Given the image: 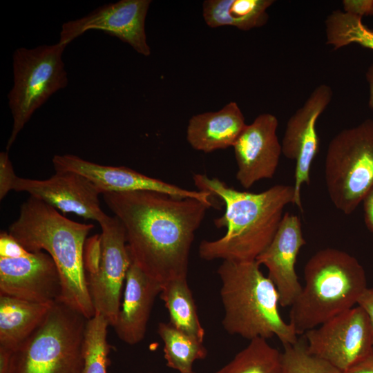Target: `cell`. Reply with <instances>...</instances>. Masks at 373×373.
I'll return each instance as SVG.
<instances>
[{"label": "cell", "mask_w": 373, "mask_h": 373, "mask_svg": "<svg viewBox=\"0 0 373 373\" xmlns=\"http://www.w3.org/2000/svg\"><path fill=\"white\" fill-rule=\"evenodd\" d=\"M305 284L291 306L289 323L298 335L348 310L368 287L357 259L334 248L315 253L304 268Z\"/></svg>", "instance_id": "cell-5"}, {"label": "cell", "mask_w": 373, "mask_h": 373, "mask_svg": "<svg viewBox=\"0 0 373 373\" xmlns=\"http://www.w3.org/2000/svg\"><path fill=\"white\" fill-rule=\"evenodd\" d=\"M326 44L339 49L351 44L373 50V30L365 26L362 17L334 10L325 19Z\"/></svg>", "instance_id": "cell-25"}, {"label": "cell", "mask_w": 373, "mask_h": 373, "mask_svg": "<svg viewBox=\"0 0 373 373\" xmlns=\"http://www.w3.org/2000/svg\"><path fill=\"white\" fill-rule=\"evenodd\" d=\"M332 98L331 88L326 84L318 86L302 107L289 119L282 142V153L296 161L295 204L303 212L300 189L309 184L310 169L319 149V138L316 129L318 117Z\"/></svg>", "instance_id": "cell-13"}, {"label": "cell", "mask_w": 373, "mask_h": 373, "mask_svg": "<svg viewBox=\"0 0 373 373\" xmlns=\"http://www.w3.org/2000/svg\"><path fill=\"white\" fill-rule=\"evenodd\" d=\"M0 295L49 305L60 301L61 279L51 256L22 245L0 256Z\"/></svg>", "instance_id": "cell-11"}, {"label": "cell", "mask_w": 373, "mask_h": 373, "mask_svg": "<svg viewBox=\"0 0 373 373\" xmlns=\"http://www.w3.org/2000/svg\"><path fill=\"white\" fill-rule=\"evenodd\" d=\"M160 295L168 310L169 323L180 331L203 342L205 332L200 322L187 279H175L162 284Z\"/></svg>", "instance_id": "cell-22"}, {"label": "cell", "mask_w": 373, "mask_h": 373, "mask_svg": "<svg viewBox=\"0 0 373 373\" xmlns=\"http://www.w3.org/2000/svg\"><path fill=\"white\" fill-rule=\"evenodd\" d=\"M106 319L95 314L87 319L82 345L83 367L81 373H107L111 345L107 341Z\"/></svg>", "instance_id": "cell-26"}, {"label": "cell", "mask_w": 373, "mask_h": 373, "mask_svg": "<svg viewBox=\"0 0 373 373\" xmlns=\"http://www.w3.org/2000/svg\"><path fill=\"white\" fill-rule=\"evenodd\" d=\"M162 284L149 277L132 260L128 269L124 300L114 329L124 343L135 345L144 338L155 298Z\"/></svg>", "instance_id": "cell-18"}, {"label": "cell", "mask_w": 373, "mask_h": 373, "mask_svg": "<svg viewBox=\"0 0 373 373\" xmlns=\"http://www.w3.org/2000/svg\"><path fill=\"white\" fill-rule=\"evenodd\" d=\"M87 318L58 301L37 328L12 351L9 373H81Z\"/></svg>", "instance_id": "cell-6"}, {"label": "cell", "mask_w": 373, "mask_h": 373, "mask_svg": "<svg viewBox=\"0 0 373 373\" xmlns=\"http://www.w3.org/2000/svg\"><path fill=\"white\" fill-rule=\"evenodd\" d=\"M52 305L0 295V347L15 350L37 328Z\"/></svg>", "instance_id": "cell-20"}, {"label": "cell", "mask_w": 373, "mask_h": 373, "mask_svg": "<svg viewBox=\"0 0 373 373\" xmlns=\"http://www.w3.org/2000/svg\"><path fill=\"white\" fill-rule=\"evenodd\" d=\"M343 373H373V351Z\"/></svg>", "instance_id": "cell-33"}, {"label": "cell", "mask_w": 373, "mask_h": 373, "mask_svg": "<svg viewBox=\"0 0 373 373\" xmlns=\"http://www.w3.org/2000/svg\"><path fill=\"white\" fill-rule=\"evenodd\" d=\"M366 79L368 82L370 89L369 106L371 108H373V64L367 70Z\"/></svg>", "instance_id": "cell-35"}, {"label": "cell", "mask_w": 373, "mask_h": 373, "mask_svg": "<svg viewBox=\"0 0 373 373\" xmlns=\"http://www.w3.org/2000/svg\"><path fill=\"white\" fill-rule=\"evenodd\" d=\"M157 334L164 343L166 365L180 373H195L193 363L207 356L203 342L180 331L169 323H160Z\"/></svg>", "instance_id": "cell-23"}, {"label": "cell", "mask_w": 373, "mask_h": 373, "mask_svg": "<svg viewBox=\"0 0 373 373\" xmlns=\"http://www.w3.org/2000/svg\"><path fill=\"white\" fill-rule=\"evenodd\" d=\"M215 373H284L283 352L256 338Z\"/></svg>", "instance_id": "cell-24"}, {"label": "cell", "mask_w": 373, "mask_h": 373, "mask_svg": "<svg viewBox=\"0 0 373 373\" xmlns=\"http://www.w3.org/2000/svg\"><path fill=\"white\" fill-rule=\"evenodd\" d=\"M94 226L77 222L35 198L20 207L18 218L8 233L29 251H44L55 262L61 284L60 302L87 319L95 313L84 266L86 237Z\"/></svg>", "instance_id": "cell-3"}, {"label": "cell", "mask_w": 373, "mask_h": 373, "mask_svg": "<svg viewBox=\"0 0 373 373\" xmlns=\"http://www.w3.org/2000/svg\"><path fill=\"white\" fill-rule=\"evenodd\" d=\"M273 0H206L202 16L211 28L234 26L249 30L264 26L268 19L267 8Z\"/></svg>", "instance_id": "cell-21"}, {"label": "cell", "mask_w": 373, "mask_h": 373, "mask_svg": "<svg viewBox=\"0 0 373 373\" xmlns=\"http://www.w3.org/2000/svg\"><path fill=\"white\" fill-rule=\"evenodd\" d=\"M151 0H120L104 4L86 15L64 23L58 43L68 46L90 30L104 31L130 45L137 52L148 57L145 20Z\"/></svg>", "instance_id": "cell-12"}, {"label": "cell", "mask_w": 373, "mask_h": 373, "mask_svg": "<svg viewBox=\"0 0 373 373\" xmlns=\"http://www.w3.org/2000/svg\"><path fill=\"white\" fill-rule=\"evenodd\" d=\"M304 338L309 354L343 372L373 351L370 322L358 305L307 331Z\"/></svg>", "instance_id": "cell-9"}, {"label": "cell", "mask_w": 373, "mask_h": 373, "mask_svg": "<svg viewBox=\"0 0 373 373\" xmlns=\"http://www.w3.org/2000/svg\"><path fill=\"white\" fill-rule=\"evenodd\" d=\"M12 351L0 347V373H9Z\"/></svg>", "instance_id": "cell-34"}, {"label": "cell", "mask_w": 373, "mask_h": 373, "mask_svg": "<svg viewBox=\"0 0 373 373\" xmlns=\"http://www.w3.org/2000/svg\"><path fill=\"white\" fill-rule=\"evenodd\" d=\"M52 161L56 171H71L83 175L97 188L101 194L152 191L178 198H194L213 204V196L209 192L184 189L125 166L102 165L70 154L55 155Z\"/></svg>", "instance_id": "cell-14"}, {"label": "cell", "mask_w": 373, "mask_h": 373, "mask_svg": "<svg viewBox=\"0 0 373 373\" xmlns=\"http://www.w3.org/2000/svg\"><path fill=\"white\" fill-rule=\"evenodd\" d=\"M13 190L26 192L64 213L99 222L106 214L100 207L97 188L86 178L71 171H56L46 180L18 177Z\"/></svg>", "instance_id": "cell-15"}, {"label": "cell", "mask_w": 373, "mask_h": 373, "mask_svg": "<svg viewBox=\"0 0 373 373\" xmlns=\"http://www.w3.org/2000/svg\"><path fill=\"white\" fill-rule=\"evenodd\" d=\"M367 313L373 334V287H367L360 297L358 304Z\"/></svg>", "instance_id": "cell-31"}, {"label": "cell", "mask_w": 373, "mask_h": 373, "mask_svg": "<svg viewBox=\"0 0 373 373\" xmlns=\"http://www.w3.org/2000/svg\"><path fill=\"white\" fill-rule=\"evenodd\" d=\"M256 260H222L218 269L227 333L249 341L276 336L285 345L298 340L294 327L282 318L278 291Z\"/></svg>", "instance_id": "cell-4"}, {"label": "cell", "mask_w": 373, "mask_h": 373, "mask_svg": "<svg viewBox=\"0 0 373 373\" xmlns=\"http://www.w3.org/2000/svg\"><path fill=\"white\" fill-rule=\"evenodd\" d=\"M344 12L359 17L373 15V0H343Z\"/></svg>", "instance_id": "cell-30"}, {"label": "cell", "mask_w": 373, "mask_h": 373, "mask_svg": "<svg viewBox=\"0 0 373 373\" xmlns=\"http://www.w3.org/2000/svg\"><path fill=\"white\" fill-rule=\"evenodd\" d=\"M284 373H343L329 363L309 354L304 337L294 344L285 345Z\"/></svg>", "instance_id": "cell-27"}, {"label": "cell", "mask_w": 373, "mask_h": 373, "mask_svg": "<svg viewBox=\"0 0 373 373\" xmlns=\"http://www.w3.org/2000/svg\"><path fill=\"white\" fill-rule=\"evenodd\" d=\"M325 180L330 200L345 214L362 202L373 186V120L332 138L325 156Z\"/></svg>", "instance_id": "cell-8"}, {"label": "cell", "mask_w": 373, "mask_h": 373, "mask_svg": "<svg viewBox=\"0 0 373 373\" xmlns=\"http://www.w3.org/2000/svg\"><path fill=\"white\" fill-rule=\"evenodd\" d=\"M278 125L274 115L260 114L247 124L234 144L236 179L243 188L249 189L259 180L274 177L282 153Z\"/></svg>", "instance_id": "cell-16"}, {"label": "cell", "mask_w": 373, "mask_h": 373, "mask_svg": "<svg viewBox=\"0 0 373 373\" xmlns=\"http://www.w3.org/2000/svg\"><path fill=\"white\" fill-rule=\"evenodd\" d=\"M364 220L368 229L373 233V186L363 200Z\"/></svg>", "instance_id": "cell-32"}, {"label": "cell", "mask_w": 373, "mask_h": 373, "mask_svg": "<svg viewBox=\"0 0 373 373\" xmlns=\"http://www.w3.org/2000/svg\"><path fill=\"white\" fill-rule=\"evenodd\" d=\"M122 224L132 260L162 285L186 278L195 233L213 204L152 191L102 193Z\"/></svg>", "instance_id": "cell-1"}, {"label": "cell", "mask_w": 373, "mask_h": 373, "mask_svg": "<svg viewBox=\"0 0 373 373\" xmlns=\"http://www.w3.org/2000/svg\"><path fill=\"white\" fill-rule=\"evenodd\" d=\"M193 179L199 191L218 197L225 205L223 216L214 220L218 228L226 227L225 234L200 244L199 255L205 260H256L274 238L285 206L296 202L294 185L276 184L255 193L205 174H195Z\"/></svg>", "instance_id": "cell-2"}, {"label": "cell", "mask_w": 373, "mask_h": 373, "mask_svg": "<svg viewBox=\"0 0 373 373\" xmlns=\"http://www.w3.org/2000/svg\"><path fill=\"white\" fill-rule=\"evenodd\" d=\"M246 126L238 104L231 102L218 111L192 116L186 128V140L195 150L211 153L233 146Z\"/></svg>", "instance_id": "cell-19"}, {"label": "cell", "mask_w": 373, "mask_h": 373, "mask_svg": "<svg viewBox=\"0 0 373 373\" xmlns=\"http://www.w3.org/2000/svg\"><path fill=\"white\" fill-rule=\"evenodd\" d=\"M18 176L16 175L12 162L10 160L8 151L0 153V200H3L6 195L13 190L15 182Z\"/></svg>", "instance_id": "cell-29"}, {"label": "cell", "mask_w": 373, "mask_h": 373, "mask_svg": "<svg viewBox=\"0 0 373 373\" xmlns=\"http://www.w3.org/2000/svg\"><path fill=\"white\" fill-rule=\"evenodd\" d=\"M305 243L300 218L287 212L271 242L256 260L267 267V277L275 285L279 305L283 307H291L302 291L295 264Z\"/></svg>", "instance_id": "cell-17"}, {"label": "cell", "mask_w": 373, "mask_h": 373, "mask_svg": "<svg viewBox=\"0 0 373 373\" xmlns=\"http://www.w3.org/2000/svg\"><path fill=\"white\" fill-rule=\"evenodd\" d=\"M102 258L97 271L86 275L95 314L114 327L120 310L121 290L132 262L124 228L115 216L106 215L99 222Z\"/></svg>", "instance_id": "cell-10"}, {"label": "cell", "mask_w": 373, "mask_h": 373, "mask_svg": "<svg viewBox=\"0 0 373 373\" xmlns=\"http://www.w3.org/2000/svg\"><path fill=\"white\" fill-rule=\"evenodd\" d=\"M102 258L101 236L95 235L86 240L84 249V266L86 275L95 274Z\"/></svg>", "instance_id": "cell-28"}, {"label": "cell", "mask_w": 373, "mask_h": 373, "mask_svg": "<svg viewBox=\"0 0 373 373\" xmlns=\"http://www.w3.org/2000/svg\"><path fill=\"white\" fill-rule=\"evenodd\" d=\"M66 46L56 43L32 48L21 47L12 54L13 84L8 94L12 128L8 151L34 113L68 84L62 55Z\"/></svg>", "instance_id": "cell-7"}]
</instances>
